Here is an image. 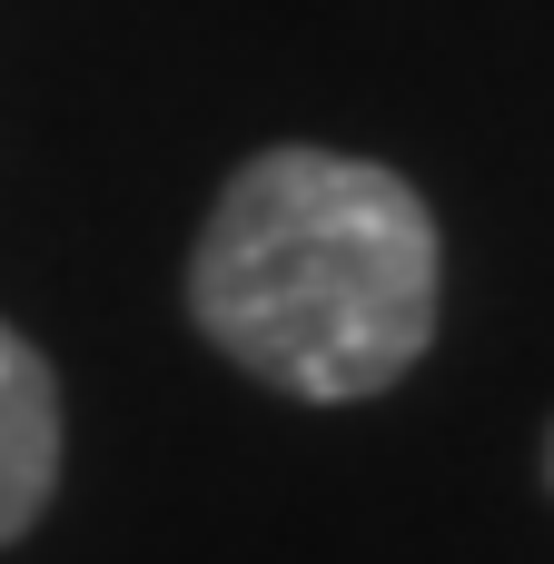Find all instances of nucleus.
Masks as SVG:
<instances>
[{
  "instance_id": "f257e3e1",
  "label": "nucleus",
  "mask_w": 554,
  "mask_h": 564,
  "mask_svg": "<svg viewBox=\"0 0 554 564\" xmlns=\"http://www.w3.org/2000/svg\"><path fill=\"white\" fill-rule=\"evenodd\" d=\"M436 208L397 169L307 139L258 149L218 188L188 258V317L208 327V347L307 406L397 387L436 347Z\"/></svg>"
},
{
  "instance_id": "f03ea898",
  "label": "nucleus",
  "mask_w": 554,
  "mask_h": 564,
  "mask_svg": "<svg viewBox=\"0 0 554 564\" xmlns=\"http://www.w3.org/2000/svg\"><path fill=\"white\" fill-rule=\"evenodd\" d=\"M50 486H59V377L20 327H0V545L40 525Z\"/></svg>"
},
{
  "instance_id": "7ed1b4c3",
  "label": "nucleus",
  "mask_w": 554,
  "mask_h": 564,
  "mask_svg": "<svg viewBox=\"0 0 554 564\" xmlns=\"http://www.w3.org/2000/svg\"><path fill=\"white\" fill-rule=\"evenodd\" d=\"M545 486H554V436H545Z\"/></svg>"
}]
</instances>
